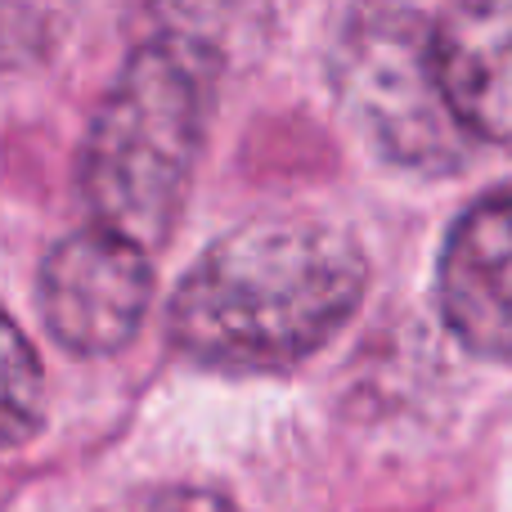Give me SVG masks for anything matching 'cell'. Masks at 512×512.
Masks as SVG:
<instances>
[{"label": "cell", "mask_w": 512, "mask_h": 512, "mask_svg": "<svg viewBox=\"0 0 512 512\" xmlns=\"http://www.w3.org/2000/svg\"><path fill=\"white\" fill-rule=\"evenodd\" d=\"M346 122L382 162L418 176L468 167L472 140L445 104L432 54V23L405 0H355L328 54Z\"/></svg>", "instance_id": "3"}, {"label": "cell", "mask_w": 512, "mask_h": 512, "mask_svg": "<svg viewBox=\"0 0 512 512\" xmlns=\"http://www.w3.org/2000/svg\"><path fill=\"white\" fill-rule=\"evenodd\" d=\"M45 423V373L36 346L0 306V450L27 445Z\"/></svg>", "instance_id": "7"}, {"label": "cell", "mask_w": 512, "mask_h": 512, "mask_svg": "<svg viewBox=\"0 0 512 512\" xmlns=\"http://www.w3.org/2000/svg\"><path fill=\"white\" fill-rule=\"evenodd\" d=\"M369 261L346 230L265 216L194 256L167 301V342L198 369L288 373L355 319Z\"/></svg>", "instance_id": "1"}, {"label": "cell", "mask_w": 512, "mask_h": 512, "mask_svg": "<svg viewBox=\"0 0 512 512\" xmlns=\"http://www.w3.org/2000/svg\"><path fill=\"white\" fill-rule=\"evenodd\" d=\"M436 310L468 355L512 369V185L481 194L445 234Z\"/></svg>", "instance_id": "5"}, {"label": "cell", "mask_w": 512, "mask_h": 512, "mask_svg": "<svg viewBox=\"0 0 512 512\" xmlns=\"http://www.w3.org/2000/svg\"><path fill=\"white\" fill-rule=\"evenodd\" d=\"M153 301V252L108 225L63 234L36 274V310L63 351L99 360L131 346Z\"/></svg>", "instance_id": "4"}, {"label": "cell", "mask_w": 512, "mask_h": 512, "mask_svg": "<svg viewBox=\"0 0 512 512\" xmlns=\"http://www.w3.org/2000/svg\"><path fill=\"white\" fill-rule=\"evenodd\" d=\"M432 54L459 131L512 153V0H454L432 23Z\"/></svg>", "instance_id": "6"}, {"label": "cell", "mask_w": 512, "mask_h": 512, "mask_svg": "<svg viewBox=\"0 0 512 512\" xmlns=\"http://www.w3.org/2000/svg\"><path fill=\"white\" fill-rule=\"evenodd\" d=\"M216 68L221 59L203 32H158L126 54L77 158V185L95 225L126 234L144 252L171 239L203 158Z\"/></svg>", "instance_id": "2"}]
</instances>
